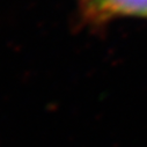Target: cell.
I'll list each match as a JSON object with an SVG mask.
<instances>
[{"mask_svg": "<svg viewBox=\"0 0 147 147\" xmlns=\"http://www.w3.org/2000/svg\"><path fill=\"white\" fill-rule=\"evenodd\" d=\"M87 12L96 19L116 15L147 18V0H87Z\"/></svg>", "mask_w": 147, "mask_h": 147, "instance_id": "1", "label": "cell"}]
</instances>
